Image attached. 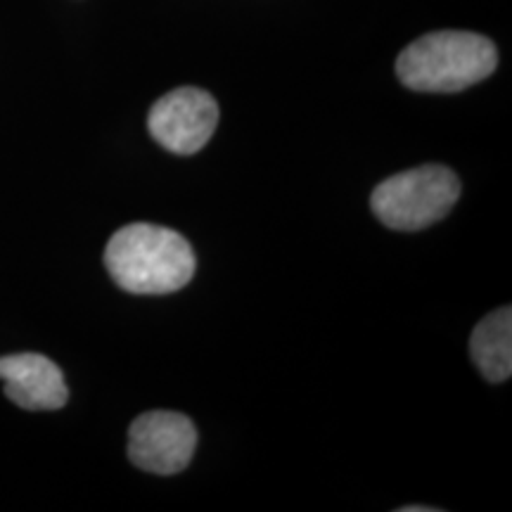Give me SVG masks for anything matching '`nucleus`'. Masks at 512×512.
<instances>
[{
	"label": "nucleus",
	"instance_id": "3",
	"mask_svg": "<svg viewBox=\"0 0 512 512\" xmlns=\"http://www.w3.org/2000/svg\"><path fill=\"white\" fill-rule=\"evenodd\" d=\"M458 197V176L441 164H427L382 181L370 207L387 228L413 233L444 219Z\"/></svg>",
	"mask_w": 512,
	"mask_h": 512
},
{
	"label": "nucleus",
	"instance_id": "5",
	"mask_svg": "<svg viewBox=\"0 0 512 512\" xmlns=\"http://www.w3.org/2000/svg\"><path fill=\"white\" fill-rule=\"evenodd\" d=\"M197 430L190 418L174 411H150L128 430V458L143 472L178 475L190 465Z\"/></svg>",
	"mask_w": 512,
	"mask_h": 512
},
{
	"label": "nucleus",
	"instance_id": "8",
	"mask_svg": "<svg viewBox=\"0 0 512 512\" xmlns=\"http://www.w3.org/2000/svg\"><path fill=\"white\" fill-rule=\"evenodd\" d=\"M434 508H427V505H418V508H415V505H408V508H401V512H432Z\"/></svg>",
	"mask_w": 512,
	"mask_h": 512
},
{
	"label": "nucleus",
	"instance_id": "4",
	"mask_svg": "<svg viewBox=\"0 0 512 512\" xmlns=\"http://www.w3.org/2000/svg\"><path fill=\"white\" fill-rule=\"evenodd\" d=\"M216 124H219V105L214 95L192 86L176 88L159 98L147 117L152 138L164 150L183 157L200 152L214 136Z\"/></svg>",
	"mask_w": 512,
	"mask_h": 512
},
{
	"label": "nucleus",
	"instance_id": "1",
	"mask_svg": "<svg viewBox=\"0 0 512 512\" xmlns=\"http://www.w3.org/2000/svg\"><path fill=\"white\" fill-rule=\"evenodd\" d=\"M105 266L121 290L131 294H171L195 275V252L176 230L131 223L112 235Z\"/></svg>",
	"mask_w": 512,
	"mask_h": 512
},
{
	"label": "nucleus",
	"instance_id": "6",
	"mask_svg": "<svg viewBox=\"0 0 512 512\" xmlns=\"http://www.w3.org/2000/svg\"><path fill=\"white\" fill-rule=\"evenodd\" d=\"M0 380L5 382V396L24 411H57L69 399L62 370L41 354L3 356Z\"/></svg>",
	"mask_w": 512,
	"mask_h": 512
},
{
	"label": "nucleus",
	"instance_id": "7",
	"mask_svg": "<svg viewBox=\"0 0 512 512\" xmlns=\"http://www.w3.org/2000/svg\"><path fill=\"white\" fill-rule=\"evenodd\" d=\"M470 351L479 373L489 382H505L512 375V309L503 306L477 323Z\"/></svg>",
	"mask_w": 512,
	"mask_h": 512
},
{
	"label": "nucleus",
	"instance_id": "2",
	"mask_svg": "<svg viewBox=\"0 0 512 512\" xmlns=\"http://www.w3.org/2000/svg\"><path fill=\"white\" fill-rule=\"evenodd\" d=\"M498 53L472 31H434L403 48L396 74L411 91L458 93L496 72Z\"/></svg>",
	"mask_w": 512,
	"mask_h": 512
}]
</instances>
